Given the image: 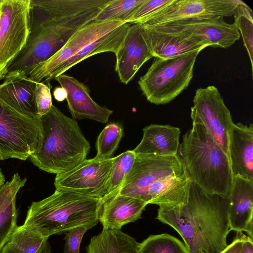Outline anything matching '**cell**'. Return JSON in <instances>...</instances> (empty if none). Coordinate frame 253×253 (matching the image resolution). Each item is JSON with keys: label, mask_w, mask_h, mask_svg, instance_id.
<instances>
[{"label": "cell", "mask_w": 253, "mask_h": 253, "mask_svg": "<svg viewBox=\"0 0 253 253\" xmlns=\"http://www.w3.org/2000/svg\"><path fill=\"white\" fill-rule=\"evenodd\" d=\"M109 1L30 0L27 42L11 62L7 73L29 76L35 66L47 60L74 34L93 21Z\"/></svg>", "instance_id": "1"}, {"label": "cell", "mask_w": 253, "mask_h": 253, "mask_svg": "<svg viewBox=\"0 0 253 253\" xmlns=\"http://www.w3.org/2000/svg\"><path fill=\"white\" fill-rule=\"evenodd\" d=\"M228 198L209 195L191 182L187 202L159 206L156 218L173 228L189 253H220L228 245Z\"/></svg>", "instance_id": "2"}, {"label": "cell", "mask_w": 253, "mask_h": 253, "mask_svg": "<svg viewBox=\"0 0 253 253\" xmlns=\"http://www.w3.org/2000/svg\"><path fill=\"white\" fill-rule=\"evenodd\" d=\"M40 137L32 163L45 172L59 174L74 168L86 159L90 145L76 120L52 105L39 116Z\"/></svg>", "instance_id": "3"}, {"label": "cell", "mask_w": 253, "mask_h": 253, "mask_svg": "<svg viewBox=\"0 0 253 253\" xmlns=\"http://www.w3.org/2000/svg\"><path fill=\"white\" fill-rule=\"evenodd\" d=\"M178 152L192 182L209 195L228 198L233 179L228 156L203 126L192 124L182 136Z\"/></svg>", "instance_id": "4"}, {"label": "cell", "mask_w": 253, "mask_h": 253, "mask_svg": "<svg viewBox=\"0 0 253 253\" xmlns=\"http://www.w3.org/2000/svg\"><path fill=\"white\" fill-rule=\"evenodd\" d=\"M101 200L75 193L55 190L50 196L32 202L22 225L48 238L82 225H96Z\"/></svg>", "instance_id": "5"}, {"label": "cell", "mask_w": 253, "mask_h": 253, "mask_svg": "<svg viewBox=\"0 0 253 253\" xmlns=\"http://www.w3.org/2000/svg\"><path fill=\"white\" fill-rule=\"evenodd\" d=\"M201 51L169 58H155L138 84L147 100L156 105L167 104L190 84Z\"/></svg>", "instance_id": "6"}, {"label": "cell", "mask_w": 253, "mask_h": 253, "mask_svg": "<svg viewBox=\"0 0 253 253\" xmlns=\"http://www.w3.org/2000/svg\"><path fill=\"white\" fill-rule=\"evenodd\" d=\"M40 137L39 117L20 113L0 97V160H26L37 149Z\"/></svg>", "instance_id": "7"}, {"label": "cell", "mask_w": 253, "mask_h": 253, "mask_svg": "<svg viewBox=\"0 0 253 253\" xmlns=\"http://www.w3.org/2000/svg\"><path fill=\"white\" fill-rule=\"evenodd\" d=\"M30 5V0H0V81L26 43Z\"/></svg>", "instance_id": "8"}, {"label": "cell", "mask_w": 253, "mask_h": 253, "mask_svg": "<svg viewBox=\"0 0 253 253\" xmlns=\"http://www.w3.org/2000/svg\"><path fill=\"white\" fill-rule=\"evenodd\" d=\"M191 108L192 124L203 126L228 156V137L234 122L218 88L214 85L196 89Z\"/></svg>", "instance_id": "9"}, {"label": "cell", "mask_w": 253, "mask_h": 253, "mask_svg": "<svg viewBox=\"0 0 253 253\" xmlns=\"http://www.w3.org/2000/svg\"><path fill=\"white\" fill-rule=\"evenodd\" d=\"M114 157L85 159L70 170L57 174L56 190L67 191L102 201L108 187Z\"/></svg>", "instance_id": "10"}, {"label": "cell", "mask_w": 253, "mask_h": 253, "mask_svg": "<svg viewBox=\"0 0 253 253\" xmlns=\"http://www.w3.org/2000/svg\"><path fill=\"white\" fill-rule=\"evenodd\" d=\"M183 170L184 168L178 154L136 155L134 164L117 194L145 201L149 188L156 181Z\"/></svg>", "instance_id": "11"}, {"label": "cell", "mask_w": 253, "mask_h": 253, "mask_svg": "<svg viewBox=\"0 0 253 253\" xmlns=\"http://www.w3.org/2000/svg\"><path fill=\"white\" fill-rule=\"evenodd\" d=\"M244 3L240 0H173L140 24L152 27L189 19L231 17L237 6Z\"/></svg>", "instance_id": "12"}, {"label": "cell", "mask_w": 253, "mask_h": 253, "mask_svg": "<svg viewBox=\"0 0 253 253\" xmlns=\"http://www.w3.org/2000/svg\"><path fill=\"white\" fill-rule=\"evenodd\" d=\"M119 21H92L74 34L66 44L47 60L37 65L29 77L37 83L45 79L58 66L72 57L84 46L96 39L114 30L123 24Z\"/></svg>", "instance_id": "13"}, {"label": "cell", "mask_w": 253, "mask_h": 253, "mask_svg": "<svg viewBox=\"0 0 253 253\" xmlns=\"http://www.w3.org/2000/svg\"><path fill=\"white\" fill-rule=\"evenodd\" d=\"M141 26L143 36L153 57L172 58L201 51L210 46L206 42L190 33Z\"/></svg>", "instance_id": "14"}, {"label": "cell", "mask_w": 253, "mask_h": 253, "mask_svg": "<svg viewBox=\"0 0 253 253\" xmlns=\"http://www.w3.org/2000/svg\"><path fill=\"white\" fill-rule=\"evenodd\" d=\"M223 17L189 19L152 27L190 33L210 46L226 48L239 40L240 35L235 24L227 23Z\"/></svg>", "instance_id": "15"}, {"label": "cell", "mask_w": 253, "mask_h": 253, "mask_svg": "<svg viewBox=\"0 0 253 253\" xmlns=\"http://www.w3.org/2000/svg\"><path fill=\"white\" fill-rule=\"evenodd\" d=\"M115 69L120 81L126 84L134 78L139 69L153 57L139 23L131 24L115 53Z\"/></svg>", "instance_id": "16"}, {"label": "cell", "mask_w": 253, "mask_h": 253, "mask_svg": "<svg viewBox=\"0 0 253 253\" xmlns=\"http://www.w3.org/2000/svg\"><path fill=\"white\" fill-rule=\"evenodd\" d=\"M66 92V100L73 119H90L103 124L108 122L113 111L95 102L89 87L72 76L62 74L54 79Z\"/></svg>", "instance_id": "17"}, {"label": "cell", "mask_w": 253, "mask_h": 253, "mask_svg": "<svg viewBox=\"0 0 253 253\" xmlns=\"http://www.w3.org/2000/svg\"><path fill=\"white\" fill-rule=\"evenodd\" d=\"M230 231L245 232L253 237V180L233 177L228 198Z\"/></svg>", "instance_id": "18"}, {"label": "cell", "mask_w": 253, "mask_h": 253, "mask_svg": "<svg viewBox=\"0 0 253 253\" xmlns=\"http://www.w3.org/2000/svg\"><path fill=\"white\" fill-rule=\"evenodd\" d=\"M228 158L233 177L253 180V124L234 123L228 137Z\"/></svg>", "instance_id": "19"}, {"label": "cell", "mask_w": 253, "mask_h": 253, "mask_svg": "<svg viewBox=\"0 0 253 253\" xmlns=\"http://www.w3.org/2000/svg\"><path fill=\"white\" fill-rule=\"evenodd\" d=\"M0 84V97L9 106L29 117H39L35 99L37 82L18 72L8 73Z\"/></svg>", "instance_id": "20"}, {"label": "cell", "mask_w": 253, "mask_h": 253, "mask_svg": "<svg viewBox=\"0 0 253 253\" xmlns=\"http://www.w3.org/2000/svg\"><path fill=\"white\" fill-rule=\"evenodd\" d=\"M147 205L142 200L117 194L102 203L98 220L103 229L121 230L124 225L140 219Z\"/></svg>", "instance_id": "21"}, {"label": "cell", "mask_w": 253, "mask_h": 253, "mask_svg": "<svg viewBox=\"0 0 253 253\" xmlns=\"http://www.w3.org/2000/svg\"><path fill=\"white\" fill-rule=\"evenodd\" d=\"M143 136L133 149L136 155H178L180 129L169 125L151 124L143 128Z\"/></svg>", "instance_id": "22"}, {"label": "cell", "mask_w": 253, "mask_h": 253, "mask_svg": "<svg viewBox=\"0 0 253 253\" xmlns=\"http://www.w3.org/2000/svg\"><path fill=\"white\" fill-rule=\"evenodd\" d=\"M191 181L185 169L156 181L149 188L145 198L148 204L176 206L187 201Z\"/></svg>", "instance_id": "23"}, {"label": "cell", "mask_w": 253, "mask_h": 253, "mask_svg": "<svg viewBox=\"0 0 253 253\" xmlns=\"http://www.w3.org/2000/svg\"><path fill=\"white\" fill-rule=\"evenodd\" d=\"M125 23L111 32L100 37L84 46L78 53L56 68L44 79L46 84L84 59L96 54L112 52L115 53L121 44L128 26Z\"/></svg>", "instance_id": "24"}, {"label": "cell", "mask_w": 253, "mask_h": 253, "mask_svg": "<svg viewBox=\"0 0 253 253\" xmlns=\"http://www.w3.org/2000/svg\"><path fill=\"white\" fill-rule=\"evenodd\" d=\"M138 244L121 230L103 229L90 239L85 251L86 253H137Z\"/></svg>", "instance_id": "25"}, {"label": "cell", "mask_w": 253, "mask_h": 253, "mask_svg": "<svg viewBox=\"0 0 253 253\" xmlns=\"http://www.w3.org/2000/svg\"><path fill=\"white\" fill-rule=\"evenodd\" d=\"M17 253H51L48 238L42 237L22 225L17 226L8 241Z\"/></svg>", "instance_id": "26"}, {"label": "cell", "mask_w": 253, "mask_h": 253, "mask_svg": "<svg viewBox=\"0 0 253 253\" xmlns=\"http://www.w3.org/2000/svg\"><path fill=\"white\" fill-rule=\"evenodd\" d=\"M133 150H127L114 157L107 192L102 203L116 195L120 191L135 161Z\"/></svg>", "instance_id": "27"}, {"label": "cell", "mask_w": 253, "mask_h": 253, "mask_svg": "<svg viewBox=\"0 0 253 253\" xmlns=\"http://www.w3.org/2000/svg\"><path fill=\"white\" fill-rule=\"evenodd\" d=\"M137 253H189L179 240L166 234L151 235L138 244Z\"/></svg>", "instance_id": "28"}, {"label": "cell", "mask_w": 253, "mask_h": 253, "mask_svg": "<svg viewBox=\"0 0 253 253\" xmlns=\"http://www.w3.org/2000/svg\"><path fill=\"white\" fill-rule=\"evenodd\" d=\"M124 129L118 123L107 124L98 135L96 148L97 153L94 158L106 160L112 158L123 136Z\"/></svg>", "instance_id": "29"}, {"label": "cell", "mask_w": 253, "mask_h": 253, "mask_svg": "<svg viewBox=\"0 0 253 253\" xmlns=\"http://www.w3.org/2000/svg\"><path fill=\"white\" fill-rule=\"evenodd\" d=\"M234 24L240 36L249 56L252 71L253 70V11L245 2L236 8L233 15Z\"/></svg>", "instance_id": "30"}, {"label": "cell", "mask_w": 253, "mask_h": 253, "mask_svg": "<svg viewBox=\"0 0 253 253\" xmlns=\"http://www.w3.org/2000/svg\"><path fill=\"white\" fill-rule=\"evenodd\" d=\"M145 0H110L94 21H119L127 23L134 10Z\"/></svg>", "instance_id": "31"}, {"label": "cell", "mask_w": 253, "mask_h": 253, "mask_svg": "<svg viewBox=\"0 0 253 253\" xmlns=\"http://www.w3.org/2000/svg\"><path fill=\"white\" fill-rule=\"evenodd\" d=\"M17 217L18 211L15 200L0 213V253L18 226Z\"/></svg>", "instance_id": "32"}, {"label": "cell", "mask_w": 253, "mask_h": 253, "mask_svg": "<svg viewBox=\"0 0 253 253\" xmlns=\"http://www.w3.org/2000/svg\"><path fill=\"white\" fill-rule=\"evenodd\" d=\"M173 0H145L134 10L127 23H141L171 3Z\"/></svg>", "instance_id": "33"}, {"label": "cell", "mask_w": 253, "mask_h": 253, "mask_svg": "<svg viewBox=\"0 0 253 253\" xmlns=\"http://www.w3.org/2000/svg\"><path fill=\"white\" fill-rule=\"evenodd\" d=\"M27 181L26 178L21 179L18 173L12 176L10 181L0 188V213L14 200H16L17 194Z\"/></svg>", "instance_id": "34"}, {"label": "cell", "mask_w": 253, "mask_h": 253, "mask_svg": "<svg viewBox=\"0 0 253 253\" xmlns=\"http://www.w3.org/2000/svg\"><path fill=\"white\" fill-rule=\"evenodd\" d=\"M93 227L92 225H82L65 233L63 253H80V245L83 236L88 229Z\"/></svg>", "instance_id": "35"}, {"label": "cell", "mask_w": 253, "mask_h": 253, "mask_svg": "<svg viewBox=\"0 0 253 253\" xmlns=\"http://www.w3.org/2000/svg\"><path fill=\"white\" fill-rule=\"evenodd\" d=\"M51 86L43 82L37 83L35 90V99L39 116L46 114L52 105L50 93Z\"/></svg>", "instance_id": "36"}, {"label": "cell", "mask_w": 253, "mask_h": 253, "mask_svg": "<svg viewBox=\"0 0 253 253\" xmlns=\"http://www.w3.org/2000/svg\"><path fill=\"white\" fill-rule=\"evenodd\" d=\"M246 236L242 232L237 233L235 239L220 253H240Z\"/></svg>", "instance_id": "37"}, {"label": "cell", "mask_w": 253, "mask_h": 253, "mask_svg": "<svg viewBox=\"0 0 253 253\" xmlns=\"http://www.w3.org/2000/svg\"><path fill=\"white\" fill-rule=\"evenodd\" d=\"M240 253H253V239L248 236L244 239Z\"/></svg>", "instance_id": "38"}, {"label": "cell", "mask_w": 253, "mask_h": 253, "mask_svg": "<svg viewBox=\"0 0 253 253\" xmlns=\"http://www.w3.org/2000/svg\"><path fill=\"white\" fill-rule=\"evenodd\" d=\"M53 95L55 99L58 101H63L66 99L67 94L65 89L62 87L55 88Z\"/></svg>", "instance_id": "39"}, {"label": "cell", "mask_w": 253, "mask_h": 253, "mask_svg": "<svg viewBox=\"0 0 253 253\" xmlns=\"http://www.w3.org/2000/svg\"><path fill=\"white\" fill-rule=\"evenodd\" d=\"M1 253H17L14 247L9 243L3 248Z\"/></svg>", "instance_id": "40"}, {"label": "cell", "mask_w": 253, "mask_h": 253, "mask_svg": "<svg viewBox=\"0 0 253 253\" xmlns=\"http://www.w3.org/2000/svg\"><path fill=\"white\" fill-rule=\"evenodd\" d=\"M5 183V177L0 169V188Z\"/></svg>", "instance_id": "41"}, {"label": "cell", "mask_w": 253, "mask_h": 253, "mask_svg": "<svg viewBox=\"0 0 253 253\" xmlns=\"http://www.w3.org/2000/svg\"><path fill=\"white\" fill-rule=\"evenodd\" d=\"M198 253H204L202 251L200 250L198 252Z\"/></svg>", "instance_id": "42"}]
</instances>
